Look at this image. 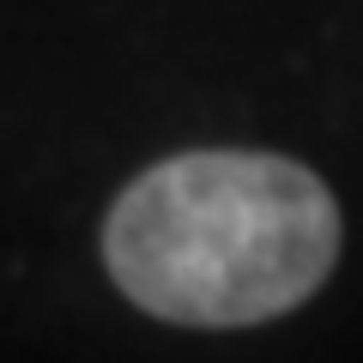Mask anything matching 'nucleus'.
<instances>
[{
	"instance_id": "nucleus-1",
	"label": "nucleus",
	"mask_w": 363,
	"mask_h": 363,
	"mask_svg": "<svg viewBox=\"0 0 363 363\" xmlns=\"http://www.w3.org/2000/svg\"><path fill=\"white\" fill-rule=\"evenodd\" d=\"M109 279L176 327H255L309 303L339 260V206L272 152H182L116 194Z\"/></svg>"
}]
</instances>
